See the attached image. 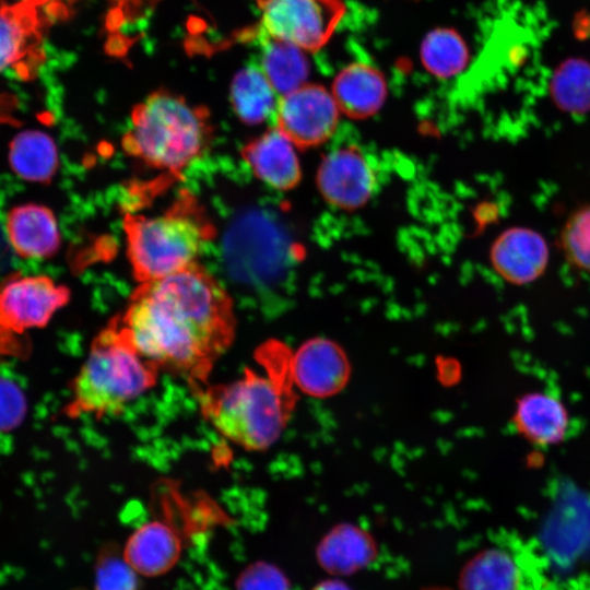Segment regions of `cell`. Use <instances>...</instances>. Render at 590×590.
Returning a JSON list of instances; mask_svg holds the SVG:
<instances>
[{"mask_svg": "<svg viewBox=\"0 0 590 590\" xmlns=\"http://www.w3.org/2000/svg\"><path fill=\"white\" fill-rule=\"evenodd\" d=\"M516 423L531 440L551 444L564 436L567 417L563 405L554 397L533 393L519 403Z\"/></svg>", "mask_w": 590, "mask_h": 590, "instance_id": "obj_21", "label": "cell"}, {"mask_svg": "<svg viewBox=\"0 0 590 590\" xmlns=\"http://www.w3.org/2000/svg\"><path fill=\"white\" fill-rule=\"evenodd\" d=\"M47 0L0 3V74L31 78L43 61L44 8Z\"/></svg>", "mask_w": 590, "mask_h": 590, "instance_id": "obj_8", "label": "cell"}, {"mask_svg": "<svg viewBox=\"0 0 590 590\" xmlns=\"http://www.w3.org/2000/svg\"><path fill=\"white\" fill-rule=\"evenodd\" d=\"M314 590H351V589H349L346 586H344L343 583L339 581H327L319 585Z\"/></svg>", "mask_w": 590, "mask_h": 590, "instance_id": "obj_29", "label": "cell"}, {"mask_svg": "<svg viewBox=\"0 0 590 590\" xmlns=\"http://www.w3.org/2000/svg\"><path fill=\"white\" fill-rule=\"evenodd\" d=\"M320 558L329 568L345 571L364 563L371 554L370 539L353 526H340L322 541Z\"/></svg>", "mask_w": 590, "mask_h": 590, "instance_id": "obj_24", "label": "cell"}, {"mask_svg": "<svg viewBox=\"0 0 590 590\" xmlns=\"http://www.w3.org/2000/svg\"><path fill=\"white\" fill-rule=\"evenodd\" d=\"M123 228L127 256L140 283L165 278L197 262L202 246L214 236L204 209L188 192L160 215L127 213Z\"/></svg>", "mask_w": 590, "mask_h": 590, "instance_id": "obj_5", "label": "cell"}, {"mask_svg": "<svg viewBox=\"0 0 590 590\" xmlns=\"http://www.w3.org/2000/svg\"><path fill=\"white\" fill-rule=\"evenodd\" d=\"M316 184L329 204L341 210H356L370 200L377 180L363 152L354 146H340L322 157Z\"/></svg>", "mask_w": 590, "mask_h": 590, "instance_id": "obj_9", "label": "cell"}, {"mask_svg": "<svg viewBox=\"0 0 590 590\" xmlns=\"http://www.w3.org/2000/svg\"><path fill=\"white\" fill-rule=\"evenodd\" d=\"M70 298V291L45 275L13 280L0 291V324L21 332L43 327Z\"/></svg>", "mask_w": 590, "mask_h": 590, "instance_id": "obj_10", "label": "cell"}, {"mask_svg": "<svg viewBox=\"0 0 590 590\" xmlns=\"http://www.w3.org/2000/svg\"><path fill=\"white\" fill-rule=\"evenodd\" d=\"M158 371V366L137 350L116 317L93 340L74 379L67 413L72 417L117 413L152 388Z\"/></svg>", "mask_w": 590, "mask_h": 590, "instance_id": "obj_4", "label": "cell"}, {"mask_svg": "<svg viewBox=\"0 0 590 590\" xmlns=\"http://www.w3.org/2000/svg\"><path fill=\"white\" fill-rule=\"evenodd\" d=\"M331 93L341 114L364 119L377 114L385 104L387 84L376 68L355 62L338 73Z\"/></svg>", "mask_w": 590, "mask_h": 590, "instance_id": "obj_15", "label": "cell"}, {"mask_svg": "<svg viewBox=\"0 0 590 590\" xmlns=\"http://www.w3.org/2000/svg\"><path fill=\"white\" fill-rule=\"evenodd\" d=\"M94 590H138L135 570L111 546L97 558Z\"/></svg>", "mask_w": 590, "mask_h": 590, "instance_id": "obj_26", "label": "cell"}, {"mask_svg": "<svg viewBox=\"0 0 590 590\" xmlns=\"http://www.w3.org/2000/svg\"><path fill=\"white\" fill-rule=\"evenodd\" d=\"M9 161L13 172L33 182H48L58 167V150L43 131L27 130L14 137Z\"/></svg>", "mask_w": 590, "mask_h": 590, "instance_id": "obj_19", "label": "cell"}, {"mask_svg": "<svg viewBox=\"0 0 590 590\" xmlns=\"http://www.w3.org/2000/svg\"><path fill=\"white\" fill-rule=\"evenodd\" d=\"M260 27L304 51L321 48L345 14L342 0H257Z\"/></svg>", "mask_w": 590, "mask_h": 590, "instance_id": "obj_6", "label": "cell"}, {"mask_svg": "<svg viewBox=\"0 0 590 590\" xmlns=\"http://www.w3.org/2000/svg\"><path fill=\"white\" fill-rule=\"evenodd\" d=\"M213 140L208 110L158 90L137 105L121 140L123 151L146 166L179 176Z\"/></svg>", "mask_w": 590, "mask_h": 590, "instance_id": "obj_3", "label": "cell"}, {"mask_svg": "<svg viewBox=\"0 0 590 590\" xmlns=\"http://www.w3.org/2000/svg\"><path fill=\"white\" fill-rule=\"evenodd\" d=\"M559 240L565 258L577 269L590 273V204L570 214Z\"/></svg>", "mask_w": 590, "mask_h": 590, "instance_id": "obj_25", "label": "cell"}, {"mask_svg": "<svg viewBox=\"0 0 590 590\" xmlns=\"http://www.w3.org/2000/svg\"><path fill=\"white\" fill-rule=\"evenodd\" d=\"M236 590H293V588L278 568L259 562L239 575Z\"/></svg>", "mask_w": 590, "mask_h": 590, "instance_id": "obj_27", "label": "cell"}, {"mask_svg": "<svg viewBox=\"0 0 590 590\" xmlns=\"http://www.w3.org/2000/svg\"><path fill=\"white\" fill-rule=\"evenodd\" d=\"M26 412V400L21 388L10 379L0 377V433L16 428Z\"/></svg>", "mask_w": 590, "mask_h": 590, "instance_id": "obj_28", "label": "cell"}, {"mask_svg": "<svg viewBox=\"0 0 590 590\" xmlns=\"http://www.w3.org/2000/svg\"><path fill=\"white\" fill-rule=\"evenodd\" d=\"M544 237L528 227H510L494 240L489 259L494 270L511 284L524 285L538 280L548 263Z\"/></svg>", "mask_w": 590, "mask_h": 590, "instance_id": "obj_12", "label": "cell"}, {"mask_svg": "<svg viewBox=\"0 0 590 590\" xmlns=\"http://www.w3.org/2000/svg\"><path fill=\"white\" fill-rule=\"evenodd\" d=\"M180 550L176 531L165 522L152 521L130 535L123 558L137 573L153 577L168 571L178 560Z\"/></svg>", "mask_w": 590, "mask_h": 590, "instance_id": "obj_16", "label": "cell"}, {"mask_svg": "<svg viewBox=\"0 0 590 590\" xmlns=\"http://www.w3.org/2000/svg\"><path fill=\"white\" fill-rule=\"evenodd\" d=\"M340 115L331 91L305 83L280 97L274 120L275 127L305 149L328 141L337 130Z\"/></svg>", "mask_w": 590, "mask_h": 590, "instance_id": "obj_7", "label": "cell"}, {"mask_svg": "<svg viewBox=\"0 0 590 590\" xmlns=\"http://www.w3.org/2000/svg\"><path fill=\"white\" fill-rule=\"evenodd\" d=\"M299 148L278 127L248 142L241 156L256 177L267 186L286 191L300 180Z\"/></svg>", "mask_w": 590, "mask_h": 590, "instance_id": "obj_13", "label": "cell"}, {"mask_svg": "<svg viewBox=\"0 0 590 590\" xmlns=\"http://www.w3.org/2000/svg\"><path fill=\"white\" fill-rule=\"evenodd\" d=\"M288 370L302 392L326 398L342 390L351 369L344 351L335 342L316 338L298 347L288 362Z\"/></svg>", "mask_w": 590, "mask_h": 590, "instance_id": "obj_11", "label": "cell"}, {"mask_svg": "<svg viewBox=\"0 0 590 590\" xmlns=\"http://www.w3.org/2000/svg\"><path fill=\"white\" fill-rule=\"evenodd\" d=\"M275 350L267 345L259 351L264 373L249 368L233 382L196 390L205 418L224 437L249 450L273 445L292 411L288 363L281 364Z\"/></svg>", "mask_w": 590, "mask_h": 590, "instance_id": "obj_2", "label": "cell"}, {"mask_svg": "<svg viewBox=\"0 0 590 590\" xmlns=\"http://www.w3.org/2000/svg\"><path fill=\"white\" fill-rule=\"evenodd\" d=\"M551 94L555 104L570 114L590 110V64L582 60L564 62L554 73Z\"/></svg>", "mask_w": 590, "mask_h": 590, "instance_id": "obj_23", "label": "cell"}, {"mask_svg": "<svg viewBox=\"0 0 590 590\" xmlns=\"http://www.w3.org/2000/svg\"><path fill=\"white\" fill-rule=\"evenodd\" d=\"M5 233L15 253L26 259L48 258L60 246L56 217L40 204L13 208L5 219Z\"/></svg>", "mask_w": 590, "mask_h": 590, "instance_id": "obj_14", "label": "cell"}, {"mask_svg": "<svg viewBox=\"0 0 590 590\" xmlns=\"http://www.w3.org/2000/svg\"><path fill=\"white\" fill-rule=\"evenodd\" d=\"M434 590H441V589H434Z\"/></svg>", "mask_w": 590, "mask_h": 590, "instance_id": "obj_30", "label": "cell"}, {"mask_svg": "<svg viewBox=\"0 0 590 590\" xmlns=\"http://www.w3.org/2000/svg\"><path fill=\"white\" fill-rule=\"evenodd\" d=\"M246 36L258 47L256 63L280 96L307 83L308 67L304 50L271 37L260 26Z\"/></svg>", "mask_w": 590, "mask_h": 590, "instance_id": "obj_17", "label": "cell"}, {"mask_svg": "<svg viewBox=\"0 0 590 590\" xmlns=\"http://www.w3.org/2000/svg\"><path fill=\"white\" fill-rule=\"evenodd\" d=\"M280 97L256 62L243 68L233 79L232 107L247 125H259L274 119Z\"/></svg>", "mask_w": 590, "mask_h": 590, "instance_id": "obj_18", "label": "cell"}, {"mask_svg": "<svg viewBox=\"0 0 590 590\" xmlns=\"http://www.w3.org/2000/svg\"><path fill=\"white\" fill-rule=\"evenodd\" d=\"M118 317L146 359L184 376L194 390L204 386L236 328L231 296L197 262L140 283Z\"/></svg>", "mask_w": 590, "mask_h": 590, "instance_id": "obj_1", "label": "cell"}, {"mask_svg": "<svg viewBox=\"0 0 590 590\" xmlns=\"http://www.w3.org/2000/svg\"><path fill=\"white\" fill-rule=\"evenodd\" d=\"M520 567L511 555L492 547L480 552L463 568L462 590H520Z\"/></svg>", "mask_w": 590, "mask_h": 590, "instance_id": "obj_20", "label": "cell"}, {"mask_svg": "<svg viewBox=\"0 0 590 590\" xmlns=\"http://www.w3.org/2000/svg\"><path fill=\"white\" fill-rule=\"evenodd\" d=\"M468 56V48L461 36L448 28L433 31L422 45L425 68L442 79L459 73L465 67Z\"/></svg>", "mask_w": 590, "mask_h": 590, "instance_id": "obj_22", "label": "cell"}]
</instances>
